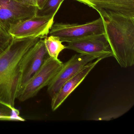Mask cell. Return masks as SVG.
I'll return each instance as SVG.
<instances>
[{"instance_id":"6da1fadb","label":"cell","mask_w":134,"mask_h":134,"mask_svg":"<svg viewBox=\"0 0 134 134\" xmlns=\"http://www.w3.org/2000/svg\"><path fill=\"white\" fill-rule=\"evenodd\" d=\"M113 57L123 68L134 64V17L100 15Z\"/></svg>"},{"instance_id":"7a4b0ae2","label":"cell","mask_w":134,"mask_h":134,"mask_svg":"<svg viewBox=\"0 0 134 134\" xmlns=\"http://www.w3.org/2000/svg\"><path fill=\"white\" fill-rule=\"evenodd\" d=\"M105 33L102 17L85 24L59 23L53 24L49 34L58 37L62 42H69L88 36Z\"/></svg>"},{"instance_id":"3957f363","label":"cell","mask_w":134,"mask_h":134,"mask_svg":"<svg viewBox=\"0 0 134 134\" xmlns=\"http://www.w3.org/2000/svg\"><path fill=\"white\" fill-rule=\"evenodd\" d=\"M63 64L59 59L49 57L30 80L17 98L20 102H24L36 96L41 89L48 85Z\"/></svg>"},{"instance_id":"277c9868","label":"cell","mask_w":134,"mask_h":134,"mask_svg":"<svg viewBox=\"0 0 134 134\" xmlns=\"http://www.w3.org/2000/svg\"><path fill=\"white\" fill-rule=\"evenodd\" d=\"M54 16L36 15L11 25L8 32L13 39L40 38L48 36L54 23Z\"/></svg>"},{"instance_id":"5b68a950","label":"cell","mask_w":134,"mask_h":134,"mask_svg":"<svg viewBox=\"0 0 134 134\" xmlns=\"http://www.w3.org/2000/svg\"><path fill=\"white\" fill-rule=\"evenodd\" d=\"M49 57L43 39H40L25 54L20 62L21 75L18 96Z\"/></svg>"},{"instance_id":"8992f818","label":"cell","mask_w":134,"mask_h":134,"mask_svg":"<svg viewBox=\"0 0 134 134\" xmlns=\"http://www.w3.org/2000/svg\"><path fill=\"white\" fill-rule=\"evenodd\" d=\"M66 49L102 59L113 57L105 33L96 34L68 42Z\"/></svg>"},{"instance_id":"52a82bcc","label":"cell","mask_w":134,"mask_h":134,"mask_svg":"<svg viewBox=\"0 0 134 134\" xmlns=\"http://www.w3.org/2000/svg\"><path fill=\"white\" fill-rule=\"evenodd\" d=\"M40 39H13L8 47L0 54V79L15 68L25 54Z\"/></svg>"},{"instance_id":"ba28073f","label":"cell","mask_w":134,"mask_h":134,"mask_svg":"<svg viewBox=\"0 0 134 134\" xmlns=\"http://www.w3.org/2000/svg\"><path fill=\"white\" fill-rule=\"evenodd\" d=\"M96 57L79 54L73 55L68 62L63 63L61 69L48 85L47 91L51 98L56 94L68 80L74 76Z\"/></svg>"},{"instance_id":"9c48e42d","label":"cell","mask_w":134,"mask_h":134,"mask_svg":"<svg viewBox=\"0 0 134 134\" xmlns=\"http://www.w3.org/2000/svg\"><path fill=\"white\" fill-rule=\"evenodd\" d=\"M37 9L15 0H0V26L8 31L11 25L36 15Z\"/></svg>"},{"instance_id":"30bf717a","label":"cell","mask_w":134,"mask_h":134,"mask_svg":"<svg viewBox=\"0 0 134 134\" xmlns=\"http://www.w3.org/2000/svg\"><path fill=\"white\" fill-rule=\"evenodd\" d=\"M87 5L100 15L112 14L134 17V0H76Z\"/></svg>"},{"instance_id":"8fae6325","label":"cell","mask_w":134,"mask_h":134,"mask_svg":"<svg viewBox=\"0 0 134 134\" xmlns=\"http://www.w3.org/2000/svg\"><path fill=\"white\" fill-rule=\"evenodd\" d=\"M102 59H97L94 62L87 64L78 73L66 81L62 86L58 92L52 98L51 108L56 110L72 92L81 83L88 74L94 69Z\"/></svg>"},{"instance_id":"7c38bea8","label":"cell","mask_w":134,"mask_h":134,"mask_svg":"<svg viewBox=\"0 0 134 134\" xmlns=\"http://www.w3.org/2000/svg\"><path fill=\"white\" fill-rule=\"evenodd\" d=\"M21 71L20 63L9 74L0 79V102L15 108L17 98Z\"/></svg>"},{"instance_id":"4fadbf2b","label":"cell","mask_w":134,"mask_h":134,"mask_svg":"<svg viewBox=\"0 0 134 134\" xmlns=\"http://www.w3.org/2000/svg\"><path fill=\"white\" fill-rule=\"evenodd\" d=\"M44 43L49 57L55 59L61 52L66 49V46L63 45L60 39L54 36H49L43 39Z\"/></svg>"},{"instance_id":"5bb4252c","label":"cell","mask_w":134,"mask_h":134,"mask_svg":"<svg viewBox=\"0 0 134 134\" xmlns=\"http://www.w3.org/2000/svg\"><path fill=\"white\" fill-rule=\"evenodd\" d=\"M0 121H24L19 110L0 102Z\"/></svg>"},{"instance_id":"9a60e30c","label":"cell","mask_w":134,"mask_h":134,"mask_svg":"<svg viewBox=\"0 0 134 134\" xmlns=\"http://www.w3.org/2000/svg\"><path fill=\"white\" fill-rule=\"evenodd\" d=\"M64 0H47L41 9H37L36 15L55 17Z\"/></svg>"},{"instance_id":"2e32d148","label":"cell","mask_w":134,"mask_h":134,"mask_svg":"<svg viewBox=\"0 0 134 134\" xmlns=\"http://www.w3.org/2000/svg\"><path fill=\"white\" fill-rule=\"evenodd\" d=\"M131 105L124 107H118L115 109L109 110L102 113L94 118L93 120H95L108 121L119 117L127 112L131 107Z\"/></svg>"},{"instance_id":"e0dca14e","label":"cell","mask_w":134,"mask_h":134,"mask_svg":"<svg viewBox=\"0 0 134 134\" xmlns=\"http://www.w3.org/2000/svg\"><path fill=\"white\" fill-rule=\"evenodd\" d=\"M13 39L8 31L0 26V54L8 47Z\"/></svg>"},{"instance_id":"ac0fdd59","label":"cell","mask_w":134,"mask_h":134,"mask_svg":"<svg viewBox=\"0 0 134 134\" xmlns=\"http://www.w3.org/2000/svg\"><path fill=\"white\" fill-rule=\"evenodd\" d=\"M17 2L28 6L38 8V0H15Z\"/></svg>"},{"instance_id":"d6986e66","label":"cell","mask_w":134,"mask_h":134,"mask_svg":"<svg viewBox=\"0 0 134 134\" xmlns=\"http://www.w3.org/2000/svg\"><path fill=\"white\" fill-rule=\"evenodd\" d=\"M47 1V0H38V9H41Z\"/></svg>"}]
</instances>
